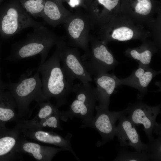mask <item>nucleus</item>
Listing matches in <instances>:
<instances>
[{"instance_id": "nucleus-20", "label": "nucleus", "mask_w": 161, "mask_h": 161, "mask_svg": "<svg viewBox=\"0 0 161 161\" xmlns=\"http://www.w3.org/2000/svg\"><path fill=\"white\" fill-rule=\"evenodd\" d=\"M144 42L138 47L128 49L125 54L137 61L139 64L148 66L153 55L157 51V46L153 43Z\"/></svg>"}, {"instance_id": "nucleus-5", "label": "nucleus", "mask_w": 161, "mask_h": 161, "mask_svg": "<svg viewBox=\"0 0 161 161\" xmlns=\"http://www.w3.org/2000/svg\"><path fill=\"white\" fill-rule=\"evenodd\" d=\"M43 25L30 16L19 0H11L0 8V35L3 38L14 35L26 28L34 29Z\"/></svg>"}, {"instance_id": "nucleus-10", "label": "nucleus", "mask_w": 161, "mask_h": 161, "mask_svg": "<svg viewBox=\"0 0 161 161\" xmlns=\"http://www.w3.org/2000/svg\"><path fill=\"white\" fill-rule=\"evenodd\" d=\"M127 108L128 117L135 125L142 124L143 131L149 143L154 140L152 135L154 128L157 124L156 122L157 115L160 113L161 105L150 106L141 101L131 104Z\"/></svg>"}, {"instance_id": "nucleus-16", "label": "nucleus", "mask_w": 161, "mask_h": 161, "mask_svg": "<svg viewBox=\"0 0 161 161\" xmlns=\"http://www.w3.org/2000/svg\"><path fill=\"white\" fill-rule=\"evenodd\" d=\"M25 138H29L41 143L50 144L65 148L70 151L78 160L79 159L72 148L71 143V133L67 134L65 137L54 132L43 129L27 130L20 129Z\"/></svg>"}, {"instance_id": "nucleus-28", "label": "nucleus", "mask_w": 161, "mask_h": 161, "mask_svg": "<svg viewBox=\"0 0 161 161\" xmlns=\"http://www.w3.org/2000/svg\"><path fill=\"white\" fill-rule=\"evenodd\" d=\"M3 0H0V4L1 3V2Z\"/></svg>"}, {"instance_id": "nucleus-21", "label": "nucleus", "mask_w": 161, "mask_h": 161, "mask_svg": "<svg viewBox=\"0 0 161 161\" xmlns=\"http://www.w3.org/2000/svg\"><path fill=\"white\" fill-rule=\"evenodd\" d=\"M60 113L36 120L20 119L16 122V125L20 129L36 130L49 128L62 130L63 128L60 124Z\"/></svg>"}, {"instance_id": "nucleus-26", "label": "nucleus", "mask_w": 161, "mask_h": 161, "mask_svg": "<svg viewBox=\"0 0 161 161\" xmlns=\"http://www.w3.org/2000/svg\"><path fill=\"white\" fill-rule=\"evenodd\" d=\"M161 136L148 144V153L150 160L160 161L161 160Z\"/></svg>"}, {"instance_id": "nucleus-7", "label": "nucleus", "mask_w": 161, "mask_h": 161, "mask_svg": "<svg viewBox=\"0 0 161 161\" xmlns=\"http://www.w3.org/2000/svg\"><path fill=\"white\" fill-rule=\"evenodd\" d=\"M91 40V49L88 53L81 57L88 72L95 76L114 69L118 62L108 48L107 43L101 40Z\"/></svg>"}, {"instance_id": "nucleus-22", "label": "nucleus", "mask_w": 161, "mask_h": 161, "mask_svg": "<svg viewBox=\"0 0 161 161\" xmlns=\"http://www.w3.org/2000/svg\"><path fill=\"white\" fill-rule=\"evenodd\" d=\"M104 7L103 10L94 25L100 28L105 26L115 15L120 13L115 11L114 9L119 0H97Z\"/></svg>"}, {"instance_id": "nucleus-13", "label": "nucleus", "mask_w": 161, "mask_h": 161, "mask_svg": "<svg viewBox=\"0 0 161 161\" xmlns=\"http://www.w3.org/2000/svg\"><path fill=\"white\" fill-rule=\"evenodd\" d=\"M21 134L16 125L12 129L7 128L5 125H0V161L21 159L20 154L16 150Z\"/></svg>"}, {"instance_id": "nucleus-11", "label": "nucleus", "mask_w": 161, "mask_h": 161, "mask_svg": "<svg viewBox=\"0 0 161 161\" xmlns=\"http://www.w3.org/2000/svg\"><path fill=\"white\" fill-rule=\"evenodd\" d=\"M70 44L83 50L84 55L89 51V29L91 25L87 14H72L65 22Z\"/></svg>"}, {"instance_id": "nucleus-8", "label": "nucleus", "mask_w": 161, "mask_h": 161, "mask_svg": "<svg viewBox=\"0 0 161 161\" xmlns=\"http://www.w3.org/2000/svg\"><path fill=\"white\" fill-rule=\"evenodd\" d=\"M59 55L62 63V69L71 84L73 85V81L77 79L83 83L92 81V76L83 64L77 48L68 47L61 40Z\"/></svg>"}, {"instance_id": "nucleus-27", "label": "nucleus", "mask_w": 161, "mask_h": 161, "mask_svg": "<svg viewBox=\"0 0 161 161\" xmlns=\"http://www.w3.org/2000/svg\"><path fill=\"white\" fill-rule=\"evenodd\" d=\"M80 0H70L69 4L72 7L78 6L80 3Z\"/></svg>"}, {"instance_id": "nucleus-9", "label": "nucleus", "mask_w": 161, "mask_h": 161, "mask_svg": "<svg viewBox=\"0 0 161 161\" xmlns=\"http://www.w3.org/2000/svg\"><path fill=\"white\" fill-rule=\"evenodd\" d=\"M95 109L96 114L87 127L94 129L100 135L102 140L97 144L99 147L114 139L116 136V122L122 116L127 114V108L119 111L112 112L109 109L96 106Z\"/></svg>"}, {"instance_id": "nucleus-29", "label": "nucleus", "mask_w": 161, "mask_h": 161, "mask_svg": "<svg viewBox=\"0 0 161 161\" xmlns=\"http://www.w3.org/2000/svg\"><path fill=\"white\" fill-rule=\"evenodd\" d=\"M1 91L0 90V92Z\"/></svg>"}, {"instance_id": "nucleus-18", "label": "nucleus", "mask_w": 161, "mask_h": 161, "mask_svg": "<svg viewBox=\"0 0 161 161\" xmlns=\"http://www.w3.org/2000/svg\"><path fill=\"white\" fill-rule=\"evenodd\" d=\"M72 14L63 12L55 0H44L41 17L49 24L55 26L65 23Z\"/></svg>"}, {"instance_id": "nucleus-2", "label": "nucleus", "mask_w": 161, "mask_h": 161, "mask_svg": "<svg viewBox=\"0 0 161 161\" xmlns=\"http://www.w3.org/2000/svg\"><path fill=\"white\" fill-rule=\"evenodd\" d=\"M61 40L43 25L34 29L25 39L14 44L8 59L15 61L40 55L41 64L46 61L52 46Z\"/></svg>"}, {"instance_id": "nucleus-3", "label": "nucleus", "mask_w": 161, "mask_h": 161, "mask_svg": "<svg viewBox=\"0 0 161 161\" xmlns=\"http://www.w3.org/2000/svg\"><path fill=\"white\" fill-rule=\"evenodd\" d=\"M39 74L38 70L32 76L24 74L18 82H10L6 85L16 102L20 119L30 116L32 112L29 107L32 101L39 103L48 100L42 91Z\"/></svg>"}, {"instance_id": "nucleus-23", "label": "nucleus", "mask_w": 161, "mask_h": 161, "mask_svg": "<svg viewBox=\"0 0 161 161\" xmlns=\"http://www.w3.org/2000/svg\"><path fill=\"white\" fill-rule=\"evenodd\" d=\"M24 10L29 14L35 17H41L44 0H19Z\"/></svg>"}, {"instance_id": "nucleus-25", "label": "nucleus", "mask_w": 161, "mask_h": 161, "mask_svg": "<svg viewBox=\"0 0 161 161\" xmlns=\"http://www.w3.org/2000/svg\"><path fill=\"white\" fill-rule=\"evenodd\" d=\"M39 109L37 114L33 118L32 120H36L46 118L52 115L60 113L58 108L52 104L48 100L47 102L44 101L39 103Z\"/></svg>"}, {"instance_id": "nucleus-4", "label": "nucleus", "mask_w": 161, "mask_h": 161, "mask_svg": "<svg viewBox=\"0 0 161 161\" xmlns=\"http://www.w3.org/2000/svg\"><path fill=\"white\" fill-rule=\"evenodd\" d=\"M72 92L76 97L69 109L60 112V119L66 121L68 118L78 117L82 119L83 127H87L93 118V113L97 101L95 87L90 83L73 85Z\"/></svg>"}, {"instance_id": "nucleus-24", "label": "nucleus", "mask_w": 161, "mask_h": 161, "mask_svg": "<svg viewBox=\"0 0 161 161\" xmlns=\"http://www.w3.org/2000/svg\"><path fill=\"white\" fill-rule=\"evenodd\" d=\"M150 160L149 154L146 152H131L121 149L114 161H149Z\"/></svg>"}, {"instance_id": "nucleus-14", "label": "nucleus", "mask_w": 161, "mask_h": 161, "mask_svg": "<svg viewBox=\"0 0 161 161\" xmlns=\"http://www.w3.org/2000/svg\"><path fill=\"white\" fill-rule=\"evenodd\" d=\"M161 71L155 70L150 66H146L139 64L128 77L120 79L119 86L125 85L134 88L140 92L138 98H142L147 92L148 87L152 79Z\"/></svg>"}, {"instance_id": "nucleus-19", "label": "nucleus", "mask_w": 161, "mask_h": 161, "mask_svg": "<svg viewBox=\"0 0 161 161\" xmlns=\"http://www.w3.org/2000/svg\"><path fill=\"white\" fill-rule=\"evenodd\" d=\"M16 102L10 92H0V125L20 119L15 111Z\"/></svg>"}, {"instance_id": "nucleus-17", "label": "nucleus", "mask_w": 161, "mask_h": 161, "mask_svg": "<svg viewBox=\"0 0 161 161\" xmlns=\"http://www.w3.org/2000/svg\"><path fill=\"white\" fill-rule=\"evenodd\" d=\"M119 80L114 74L108 72L94 76L98 107L109 109L110 98L116 88L119 86Z\"/></svg>"}, {"instance_id": "nucleus-6", "label": "nucleus", "mask_w": 161, "mask_h": 161, "mask_svg": "<svg viewBox=\"0 0 161 161\" xmlns=\"http://www.w3.org/2000/svg\"><path fill=\"white\" fill-rule=\"evenodd\" d=\"M100 30L102 33L101 40L106 43L113 40L125 41L137 39L144 41L148 34L143 26L121 12L114 16Z\"/></svg>"}, {"instance_id": "nucleus-12", "label": "nucleus", "mask_w": 161, "mask_h": 161, "mask_svg": "<svg viewBox=\"0 0 161 161\" xmlns=\"http://www.w3.org/2000/svg\"><path fill=\"white\" fill-rule=\"evenodd\" d=\"M126 114L118 119V124L116 127V136L121 146H130L138 152L148 153V146L143 143L135 127V125Z\"/></svg>"}, {"instance_id": "nucleus-1", "label": "nucleus", "mask_w": 161, "mask_h": 161, "mask_svg": "<svg viewBox=\"0 0 161 161\" xmlns=\"http://www.w3.org/2000/svg\"><path fill=\"white\" fill-rule=\"evenodd\" d=\"M60 41L56 44L52 56L37 68L41 75L43 93L47 100L54 98L58 108L67 103V99L72 91L73 85L67 80L60 64Z\"/></svg>"}, {"instance_id": "nucleus-15", "label": "nucleus", "mask_w": 161, "mask_h": 161, "mask_svg": "<svg viewBox=\"0 0 161 161\" xmlns=\"http://www.w3.org/2000/svg\"><path fill=\"white\" fill-rule=\"evenodd\" d=\"M16 150L18 154H28L38 161H50L59 152L67 151L63 148L41 145L26 140L21 136L17 143Z\"/></svg>"}]
</instances>
